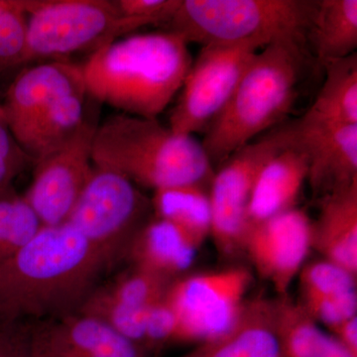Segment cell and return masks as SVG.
I'll return each instance as SVG.
<instances>
[{
    "label": "cell",
    "instance_id": "cell-1",
    "mask_svg": "<svg viewBox=\"0 0 357 357\" xmlns=\"http://www.w3.org/2000/svg\"><path fill=\"white\" fill-rule=\"evenodd\" d=\"M114 272L74 227H42L0 261V328L36 326L81 310Z\"/></svg>",
    "mask_w": 357,
    "mask_h": 357
},
{
    "label": "cell",
    "instance_id": "cell-2",
    "mask_svg": "<svg viewBox=\"0 0 357 357\" xmlns=\"http://www.w3.org/2000/svg\"><path fill=\"white\" fill-rule=\"evenodd\" d=\"M192 63L189 44L175 33H145L103 45L82 70L88 96L121 114L157 119Z\"/></svg>",
    "mask_w": 357,
    "mask_h": 357
},
{
    "label": "cell",
    "instance_id": "cell-3",
    "mask_svg": "<svg viewBox=\"0 0 357 357\" xmlns=\"http://www.w3.org/2000/svg\"><path fill=\"white\" fill-rule=\"evenodd\" d=\"M93 165L121 174L138 188L206 185L213 178L206 150L192 135L174 133L157 119L112 115L96 126Z\"/></svg>",
    "mask_w": 357,
    "mask_h": 357
},
{
    "label": "cell",
    "instance_id": "cell-4",
    "mask_svg": "<svg viewBox=\"0 0 357 357\" xmlns=\"http://www.w3.org/2000/svg\"><path fill=\"white\" fill-rule=\"evenodd\" d=\"M304 44L278 41L258 52L202 144L211 164L222 163L290 112L304 67Z\"/></svg>",
    "mask_w": 357,
    "mask_h": 357
},
{
    "label": "cell",
    "instance_id": "cell-5",
    "mask_svg": "<svg viewBox=\"0 0 357 357\" xmlns=\"http://www.w3.org/2000/svg\"><path fill=\"white\" fill-rule=\"evenodd\" d=\"M317 1L181 0L168 31L188 44L278 41L304 44Z\"/></svg>",
    "mask_w": 357,
    "mask_h": 357
},
{
    "label": "cell",
    "instance_id": "cell-6",
    "mask_svg": "<svg viewBox=\"0 0 357 357\" xmlns=\"http://www.w3.org/2000/svg\"><path fill=\"white\" fill-rule=\"evenodd\" d=\"M27 36L22 64L63 60L79 52H95L103 45L143 27L121 17L112 0H25Z\"/></svg>",
    "mask_w": 357,
    "mask_h": 357
},
{
    "label": "cell",
    "instance_id": "cell-7",
    "mask_svg": "<svg viewBox=\"0 0 357 357\" xmlns=\"http://www.w3.org/2000/svg\"><path fill=\"white\" fill-rule=\"evenodd\" d=\"M151 199L121 174L93 165L67 222L115 268L129 243L153 217Z\"/></svg>",
    "mask_w": 357,
    "mask_h": 357
},
{
    "label": "cell",
    "instance_id": "cell-8",
    "mask_svg": "<svg viewBox=\"0 0 357 357\" xmlns=\"http://www.w3.org/2000/svg\"><path fill=\"white\" fill-rule=\"evenodd\" d=\"M252 275L248 268L185 274L169 284L165 299L178 321V342H201L227 333L246 302Z\"/></svg>",
    "mask_w": 357,
    "mask_h": 357
},
{
    "label": "cell",
    "instance_id": "cell-9",
    "mask_svg": "<svg viewBox=\"0 0 357 357\" xmlns=\"http://www.w3.org/2000/svg\"><path fill=\"white\" fill-rule=\"evenodd\" d=\"M264 47L258 41L204 45L185 77L171 114V130L192 135L206 129L225 109L251 61Z\"/></svg>",
    "mask_w": 357,
    "mask_h": 357
},
{
    "label": "cell",
    "instance_id": "cell-10",
    "mask_svg": "<svg viewBox=\"0 0 357 357\" xmlns=\"http://www.w3.org/2000/svg\"><path fill=\"white\" fill-rule=\"evenodd\" d=\"M283 129L253 141L225 159L210 183L211 236L225 257L243 253L248 211L256 177L270 157L285 147Z\"/></svg>",
    "mask_w": 357,
    "mask_h": 357
},
{
    "label": "cell",
    "instance_id": "cell-11",
    "mask_svg": "<svg viewBox=\"0 0 357 357\" xmlns=\"http://www.w3.org/2000/svg\"><path fill=\"white\" fill-rule=\"evenodd\" d=\"M96 124L84 122L67 144L33 163L31 184L23 195L42 227L67 222L93 172Z\"/></svg>",
    "mask_w": 357,
    "mask_h": 357
},
{
    "label": "cell",
    "instance_id": "cell-12",
    "mask_svg": "<svg viewBox=\"0 0 357 357\" xmlns=\"http://www.w3.org/2000/svg\"><path fill=\"white\" fill-rule=\"evenodd\" d=\"M290 146L306 155L307 181L323 197L357 183V124L337 123L305 114L282 128Z\"/></svg>",
    "mask_w": 357,
    "mask_h": 357
},
{
    "label": "cell",
    "instance_id": "cell-13",
    "mask_svg": "<svg viewBox=\"0 0 357 357\" xmlns=\"http://www.w3.org/2000/svg\"><path fill=\"white\" fill-rule=\"evenodd\" d=\"M312 249V222L298 208L251 225L243 244V253L278 296L287 295Z\"/></svg>",
    "mask_w": 357,
    "mask_h": 357
},
{
    "label": "cell",
    "instance_id": "cell-14",
    "mask_svg": "<svg viewBox=\"0 0 357 357\" xmlns=\"http://www.w3.org/2000/svg\"><path fill=\"white\" fill-rule=\"evenodd\" d=\"M76 93H86L82 66L51 60L23 70L1 105L9 130L18 142L52 107Z\"/></svg>",
    "mask_w": 357,
    "mask_h": 357
},
{
    "label": "cell",
    "instance_id": "cell-15",
    "mask_svg": "<svg viewBox=\"0 0 357 357\" xmlns=\"http://www.w3.org/2000/svg\"><path fill=\"white\" fill-rule=\"evenodd\" d=\"M178 357H283L274 299L246 300L236 323L227 333L197 344Z\"/></svg>",
    "mask_w": 357,
    "mask_h": 357
},
{
    "label": "cell",
    "instance_id": "cell-16",
    "mask_svg": "<svg viewBox=\"0 0 357 357\" xmlns=\"http://www.w3.org/2000/svg\"><path fill=\"white\" fill-rule=\"evenodd\" d=\"M199 248L182 230L153 215L129 243L123 263L173 281L187 274Z\"/></svg>",
    "mask_w": 357,
    "mask_h": 357
},
{
    "label": "cell",
    "instance_id": "cell-17",
    "mask_svg": "<svg viewBox=\"0 0 357 357\" xmlns=\"http://www.w3.org/2000/svg\"><path fill=\"white\" fill-rule=\"evenodd\" d=\"M307 176L306 155L288 143L270 157L256 177L248 211L249 227L296 208Z\"/></svg>",
    "mask_w": 357,
    "mask_h": 357
},
{
    "label": "cell",
    "instance_id": "cell-18",
    "mask_svg": "<svg viewBox=\"0 0 357 357\" xmlns=\"http://www.w3.org/2000/svg\"><path fill=\"white\" fill-rule=\"evenodd\" d=\"M312 248L357 275V183L321 198L318 220L312 222Z\"/></svg>",
    "mask_w": 357,
    "mask_h": 357
},
{
    "label": "cell",
    "instance_id": "cell-19",
    "mask_svg": "<svg viewBox=\"0 0 357 357\" xmlns=\"http://www.w3.org/2000/svg\"><path fill=\"white\" fill-rule=\"evenodd\" d=\"M51 344L102 357H151L102 319L77 312L64 318L33 326Z\"/></svg>",
    "mask_w": 357,
    "mask_h": 357
},
{
    "label": "cell",
    "instance_id": "cell-20",
    "mask_svg": "<svg viewBox=\"0 0 357 357\" xmlns=\"http://www.w3.org/2000/svg\"><path fill=\"white\" fill-rule=\"evenodd\" d=\"M274 307L283 357H354L333 335L323 332L288 294L274 299Z\"/></svg>",
    "mask_w": 357,
    "mask_h": 357
},
{
    "label": "cell",
    "instance_id": "cell-21",
    "mask_svg": "<svg viewBox=\"0 0 357 357\" xmlns=\"http://www.w3.org/2000/svg\"><path fill=\"white\" fill-rule=\"evenodd\" d=\"M307 38L324 66L356 54V0L317 1Z\"/></svg>",
    "mask_w": 357,
    "mask_h": 357
},
{
    "label": "cell",
    "instance_id": "cell-22",
    "mask_svg": "<svg viewBox=\"0 0 357 357\" xmlns=\"http://www.w3.org/2000/svg\"><path fill=\"white\" fill-rule=\"evenodd\" d=\"M206 185L185 184L156 190L151 198L154 217L182 230L199 246L211 236V206Z\"/></svg>",
    "mask_w": 357,
    "mask_h": 357
},
{
    "label": "cell",
    "instance_id": "cell-23",
    "mask_svg": "<svg viewBox=\"0 0 357 357\" xmlns=\"http://www.w3.org/2000/svg\"><path fill=\"white\" fill-rule=\"evenodd\" d=\"M86 93H76L63 98L18 140V144L31 159L32 164L67 144L84 126Z\"/></svg>",
    "mask_w": 357,
    "mask_h": 357
},
{
    "label": "cell",
    "instance_id": "cell-24",
    "mask_svg": "<svg viewBox=\"0 0 357 357\" xmlns=\"http://www.w3.org/2000/svg\"><path fill=\"white\" fill-rule=\"evenodd\" d=\"M324 67L325 82L306 114L324 121L357 124L356 53Z\"/></svg>",
    "mask_w": 357,
    "mask_h": 357
},
{
    "label": "cell",
    "instance_id": "cell-25",
    "mask_svg": "<svg viewBox=\"0 0 357 357\" xmlns=\"http://www.w3.org/2000/svg\"><path fill=\"white\" fill-rule=\"evenodd\" d=\"M171 282L126 265L123 270L112 272L96 290L122 306L147 310L161 299Z\"/></svg>",
    "mask_w": 357,
    "mask_h": 357
},
{
    "label": "cell",
    "instance_id": "cell-26",
    "mask_svg": "<svg viewBox=\"0 0 357 357\" xmlns=\"http://www.w3.org/2000/svg\"><path fill=\"white\" fill-rule=\"evenodd\" d=\"M42 225L23 195L13 188L0 194V261L30 241Z\"/></svg>",
    "mask_w": 357,
    "mask_h": 357
},
{
    "label": "cell",
    "instance_id": "cell-27",
    "mask_svg": "<svg viewBox=\"0 0 357 357\" xmlns=\"http://www.w3.org/2000/svg\"><path fill=\"white\" fill-rule=\"evenodd\" d=\"M298 276L302 300L356 290L357 275L324 258L305 264Z\"/></svg>",
    "mask_w": 357,
    "mask_h": 357
},
{
    "label": "cell",
    "instance_id": "cell-28",
    "mask_svg": "<svg viewBox=\"0 0 357 357\" xmlns=\"http://www.w3.org/2000/svg\"><path fill=\"white\" fill-rule=\"evenodd\" d=\"M27 20L25 0H0V69L22 65Z\"/></svg>",
    "mask_w": 357,
    "mask_h": 357
},
{
    "label": "cell",
    "instance_id": "cell-29",
    "mask_svg": "<svg viewBox=\"0 0 357 357\" xmlns=\"http://www.w3.org/2000/svg\"><path fill=\"white\" fill-rule=\"evenodd\" d=\"M300 304L312 319L317 323L319 321L324 324L328 330L357 316L356 290L337 295L310 298L301 301Z\"/></svg>",
    "mask_w": 357,
    "mask_h": 357
},
{
    "label": "cell",
    "instance_id": "cell-30",
    "mask_svg": "<svg viewBox=\"0 0 357 357\" xmlns=\"http://www.w3.org/2000/svg\"><path fill=\"white\" fill-rule=\"evenodd\" d=\"M119 15L140 21L144 26L168 24L181 0H114Z\"/></svg>",
    "mask_w": 357,
    "mask_h": 357
},
{
    "label": "cell",
    "instance_id": "cell-31",
    "mask_svg": "<svg viewBox=\"0 0 357 357\" xmlns=\"http://www.w3.org/2000/svg\"><path fill=\"white\" fill-rule=\"evenodd\" d=\"M32 161L0 117V194L13 188V181Z\"/></svg>",
    "mask_w": 357,
    "mask_h": 357
},
{
    "label": "cell",
    "instance_id": "cell-32",
    "mask_svg": "<svg viewBox=\"0 0 357 357\" xmlns=\"http://www.w3.org/2000/svg\"><path fill=\"white\" fill-rule=\"evenodd\" d=\"M0 357H32V326L0 328Z\"/></svg>",
    "mask_w": 357,
    "mask_h": 357
},
{
    "label": "cell",
    "instance_id": "cell-33",
    "mask_svg": "<svg viewBox=\"0 0 357 357\" xmlns=\"http://www.w3.org/2000/svg\"><path fill=\"white\" fill-rule=\"evenodd\" d=\"M330 331L342 347L351 352L352 356L357 357V316Z\"/></svg>",
    "mask_w": 357,
    "mask_h": 357
},
{
    "label": "cell",
    "instance_id": "cell-34",
    "mask_svg": "<svg viewBox=\"0 0 357 357\" xmlns=\"http://www.w3.org/2000/svg\"><path fill=\"white\" fill-rule=\"evenodd\" d=\"M32 333L34 337L38 340L40 344L43 345L45 349L53 357H102L89 354V352L76 351V349H69V347H62V345L51 344V342L45 340L43 337H40L38 333L35 332L33 326Z\"/></svg>",
    "mask_w": 357,
    "mask_h": 357
},
{
    "label": "cell",
    "instance_id": "cell-35",
    "mask_svg": "<svg viewBox=\"0 0 357 357\" xmlns=\"http://www.w3.org/2000/svg\"><path fill=\"white\" fill-rule=\"evenodd\" d=\"M32 357H53L45 349L43 345L34 337L32 333Z\"/></svg>",
    "mask_w": 357,
    "mask_h": 357
},
{
    "label": "cell",
    "instance_id": "cell-36",
    "mask_svg": "<svg viewBox=\"0 0 357 357\" xmlns=\"http://www.w3.org/2000/svg\"><path fill=\"white\" fill-rule=\"evenodd\" d=\"M0 117H3L4 119L3 110H2L1 103H0Z\"/></svg>",
    "mask_w": 357,
    "mask_h": 357
}]
</instances>
